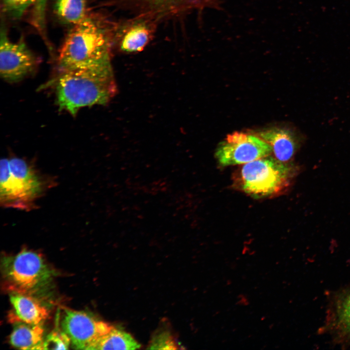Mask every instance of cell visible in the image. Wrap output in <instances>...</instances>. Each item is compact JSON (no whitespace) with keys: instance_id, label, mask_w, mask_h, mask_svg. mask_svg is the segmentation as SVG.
<instances>
[{"instance_id":"cell-6","label":"cell","mask_w":350,"mask_h":350,"mask_svg":"<svg viewBox=\"0 0 350 350\" xmlns=\"http://www.w3.org/2000/svg\"><path fill=\"white\" fill-rule=\"evenodd\" d=\"M271 146L256 135L235 132L218 145L215 157L223 166L246 164L269 155Z\"/></svg>"},{"instance_id":"cell-9","label":"cell","mask_w":350,"mask_h":350,"mask_svg":"<svg viewBox=\"0 0 350 350\" xmlns=\"http://www.w3.org/2000/svg\"><path fill=\"white\" fill-rule=\"evenodd\" d=\"M4 27L0 30V73L6 81L16 83L33 73L38 61L23 41H11Z\"/></svg>"},{"instance_id":"cell-2","label":"cell","mask_w":350,"mask_h":350,"mask_svg":"<svg viewBox=\"0 0 350 350\" xmlns=\"http://www.w3.org/2000/svg\"><path fill=\"white\" fill-rule=\"evenodd\" d=\"M55 86L59 109L73 116L81 108L107 104L117 92L111 65L60 71Z\"/></svg>"},{"instance_id":"cell-1","label":"cell","mask_w":350,"mask_h":350,"mask_svg":"<svg viewBox=\"0 0 350 350\" xmlns=\"http://www.w3.org/2000/svg\"><path fill=\"white\" fill-rule=\"evenodd\" d=\"M114 22L101 16H87L74 25L60 50V71L111 65Z\"/></svg>"},{"instance_id":"cell-11","label":"cell","mask_w":350,"mask_h":350,"mask_svg":"<svg viewBox=\"0 0 350 350\" xmlns=\"http://www.w3.org/2000/svg\"><path fill=\"white\" fill-rule=\"evenodd\" d=\"M323 330L338 343L350 345V287L334 296Z\"/></svg>"},{"instance_id":"cell-8","label":"cell","mask_w":350,"mask_h":350,"mask_svg":"<svg viewBox=\"0 0 350 350\" xmlns=\"http://www.w3.org/2000/svg\"><path fill=\"white\" fill-rule=\"evenodd\" d=\"M61 327L74 349L94 350L100 339L113 326L86 312L65 308Z\"/></svg>"},{"instance_id":"cell-17","label":"cell","mask_w":350,"mask_h":350,"mask_svg":"<svg viewBox=\"0 0 350 350\" xmlns=\"http://www.w3.org/2000/svg\"><path fill=\"white\" fill-rule=\"evenodd\" d=\"M37 0H1L2 9L4 13L14 18L22 16L27 9L35 4Z\"/></svg>"},{"instance_id":"cell-18","label":"cell","mask_w":350,"mask_h":350,"mask_svg":"<svg viewBox=\"0 0 350 350\" xmlns=\"http://www.w3.org/2000/svg\"><path fill=\"white\" fill-rule=\"evenodd\" d=\"M71 344L67 334L63 330L55 329L52 331L44 341V350H66Z\"/></svg>"},{"instance_id":"cell-13","label":"cell","mask_w":350,"mask_h":350,"mask_svg":"<svg viewBox=\"0 0 350 350\" xmlns=\"http://www.w3.org/2000/svg\"><path fill=\"white\" fill-rule=\"evenodd\" d=\"M257 135L271 146L279 160L286 162L293 157L297 143L294 136L288 130L275 127L261 131Z\"/></svg>"},{"instance_id":"cell-10","label":"cell","mask_w":350,"mask_h":350,"mask_svg":"<svg viewBox=\"0 0 350 350\" xmlns=\"http://www.w3.org/2000/svg\"><path fill=\"white\" fill-rule=\"evenodd\" d=\"M116 4L134 15L149 16L159 22L193 10L220 8L218 0H117Z\"/></svg>"},{"instance_id":"cell-16","label":"cell","mask_w":350,"mask_h":350,"mask_svg":"<svg viewBox=\"0 0 350 350\" xmlns=\"http://www.w3.org/2000/svg\"><path fill=\"white\" fill-rule=\"evenodd\" d=\"M55 12L63 21L76 25L86 16V0H56Z\"/></svg>"},{"instance_id":"cell-19","label":"cell","mask_w":350,"mask_h":350,"mask_svg":"<svg viewBox=\"0 0 350 350\" xmlns=\"http://www.w3.org/2000/svg\"><path fill=\"white\" fill-rule=\"evenodd\" d=\"M48 0H37L33 11V23L43 36H45V14Z\"/></svg>"},{"instance_id":"cell-4","label":"cell","mask_w":350,"mask_h":350,"mask_svg":"<svg viewBox=\"0 0 350 350\" xmlns=\"http://www.w3.org/2000/svg\"><path fill=\"white\" fill-rule=\"evenodd\" d=\"M3 288L11 294L32 295L48 284L52 271L42 255L23 249L1 261Z\"/></svg>"},{"instance_id":"cell-3","label":"cell","mask_w":350,"mask_h":350,"mask_svg":"<svg viewBox=\"0 0 350 350\" xmlns=\"http://www.w3.org/2000/svg\"><path fill=\"white\" fill-rule=\"evenodd\" d=\"M0 202L2 206L31 210L42 194V179L24 160L14 158L0 161Z\"/></svg>"},{"instance_id":"cell-20","label":"cell","mask_w":350,"mask_h":350,"mask_svg":"<svg viewBox=\"0 0 350 350\" xmlns=\"http://www.w3.org/2000/svg\"><path fill=\"white\" fill-rule=\"evenodd\" d=\"M176 345L172 336L167 332L155 335L150 345L152 349H175Z\"/></svg>"},{"instance_id":"cell-7","label":"cell","mask_w":350,"mask_h":350,"mask_svg":"<svg viewBox=\"0 0 350 350\" xmlns=\"http://www.w3.org/2000/svg\"><path fill=\"white\" fill-rule=\"evenodd\" d=\"M159 22L145 15H136L114 22L113 49L127 53L142 51L153 39Z\"/></svg>"},{"instance_id":"cell-5","label":"cell","mask_w":350,"mask_h":350,"mask_svg":"<svg viewBox=\"0 0 350 350\" xmlns=\"http://www.w3.org/2000/svg\"><path fill=\"white\" fill-rule=\"evenodd\" d=\"M292 168L271 157H265L244 164L240 173L242 190L254 197L275 194L288 187Z\"/></svg>"},{"instance_id":"cell-15","label":"cell","mask_w":350,"mask_h":350,"mask_svg":"<svg viewBox=\"0 0 350 350\" xmlns=\"http://www.w3.org/2000/svg\"><path fill=\"white\" fill-rule=\"evenodd\" d=\"M140 347V344L130 334L113 326L100 339L95 350H135Z\"/></svg>"},{"instance_id":"cell-12","label":"cell","mask_w":350,"mask_h":350,"mask_svg":"<svg viewBox=\"0 0 350 350\" xmlns=\"http://www.w3.org/2000/svg\"><path fill=\"white\" fill-rule=\"evenodd\" d=\"M10 300L14 310L9 315L12 323L42 324L49 316L47 308L32 295L12 293Z\"/></svg>"},{"instance_id":"cell-14","label":"cell","mask_w":350,"mask_h":350,"mask_svg":"<svg viewBox=\"0 0 350 350\" xmlns=\"http://www.w3.org/2000/svg\"><path fill=\"white\" fill-rule=\"evenodd\" d=\"M10 336V343L22 350H44L42 324L31 325L17 322Z\"/></svg>"}]
</instances>
